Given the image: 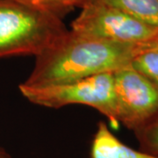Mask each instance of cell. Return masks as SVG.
Returning <instances> with one entry per match:
<instances>
[{
    "mask_svg": "<svg viewBox=\"0 0 158 158\" xmlns=\"http://www.w3.org/2000/svg\"><path fill=\"white\" fill-rule=\"evenodd\" d=\"M91 158H158L125 145L100 121L93 137L90 149Z\"/></svg>",
    "mask_w": 158,
    "mask_h": 158,
    "instance_id": "obj_6",
    "label": "cell"
},
{
    "mask_svg": "<svg viewBox=\"0 0 158 158\" xmlns=\"http://www.w3.org/2000/svg\"><path fill=\"white\" fill-rule=\"evenodd\" d=\"M116 118L135 131L158 113V84L131 66L113 73Z\"/></svg>",
    "mask_w": 158,
    "mask_h": 158,
    "instance_id": "obj_5",
    "label": "cell"
},
{
    "mask_svg": "<svg viewBox=\"0 0 158 158\" xmlns=\"http://www.w3.org/2000/svg\"><path fill=\"white\" fill-rule=\"evenodd\" d=\"M0 158H11L9 154H7L6 151H4L3 149L0 148Z\"/></svg>",
    "mask_w": 158,
    "mask_h": 158,
    "instance_id": "obj_12",
    "label": "cell"
},
{
    "mask_svg": "<svg viewBox=\"0 0 158 158\" xmlns=\"http://www.w3.org/2000/svg\"><path fill=\"white\" fill-rule=\"evenodd\" d=\"M14 1H19V2H25V3H33V0H14Z\"/></svg>",
    "mask_w": 158,
    "mask_h": 158,
    "instance_id": "obj_13",
    "label": "cell"
},
{
    "mask_svg": "<svg viewBox=\"0 0 158 158\" xmlns=\"http://www.w3.org/2000/svg\"><path fill=\"white\" fill-rule=\"evenodd\" d=\"M148 49H156L158 50V32L153 37L152 39L149 40L148 41L145 43L141 44V52Z\"/></svg>",
    "mask_w": 158,
    "mask_h": 158,
    "instance_id": "obj_11",
    "label": "cell"
},
{
    "mask_svg": "<svg viewBox=\"0 0 158 158\" xmlns=\"http://www.w3.org/2000/svg\"><path fill=\"white\" fill-rule=\"evenodd\" d=\"M19 91L29 102L40 106L61 108L69 105H84L98 110L113 126L118 125L113 73H102L61 85L34 87L21 85Z\"/></svg>",
    "mask_w": 158,
    "mask_h": 158,
    "instance_id": "obj_3",
    "label": "cell"
},
{
    "mask_svg": "<svg viewBox=\"0 0 158 158\" xmlns=\"http://www.w3.org/2000/svg\"><path fill=\"white\" fill-rule=\"evenodd\" d=\"M71 24L76 34L96 39L141 44L151 40L158 28L148 26L124 11L102 3H87Z\"/></svg>",
    "mask_w": 158,
    "mask_h": 158,
    "instance_id": "obj_4",
    "label": "cell"
},
{
    "mask_svg": "<svg viewBox=\"0 0 158 158\" xmlns=\"http://www.w3.org/2000/svg\"><path fill=\"white\" fill-rule=\"evenodd\" d=\"M141 151L158 156V113L141 127L135 131Z\"/></svg>",
    "mask_w": 158,
    "mask_h": 158,
    "instance_id": "obj_9",
    "label": "cell"
},
{
    "mask_svg": "<svg viewBox=\"0 0 158 158\" xmlns=\"http://www.w3.org/2000/svg\"><path fill=\"white\" fill-rule=\"evenodd\" d=\"M131 67L138 73L158 84V50L148 49L140 52L133 59Z\"/></svg>",
    "mask_w": 158,
    "mask_h": 158,
    "instance_id": "obj_8",
    "label": "cell"
},
{
    "mask_svg": "<svg viewBox=\"0 0 158 158\" xmlns=\"http://www.w3.org/2000/svg\"><path fill=\"white\" fill-rule=\"evenodd\" d=\"M140 52L141 44L96 39L69 30L35 57L33 71L23 84L41 87L114 73L131 66Z\"/></svg>",
    "mask_w": 158,
    "mask_h": 158,
    "instance_id": "obj_1",
    "label": "cell"
},
{
    "mask_svg": "<svg viewBox=\"0 0 158 158\" xmlns=\"http://www.w3.org/2000/svg\"><path fill=\"white\" fill-rule=\"evenodd\" d=\"M68 31L54 11L32 3L0 0V59L36 57Z\"/></svg>",
    "mask_w": 158,
    "mask_h": 158,
    "instance_id": "obj_2",
    "label": "cell"
},
{
    "mask_svg": "<svg viewBox=\"0 0 158 158\" xmlns=\"http://www.w3.org/2000/svg\"><path fill=\"white\" fill-rule=\"evenodd\" d=\"M85 0H33L32 4L54 11L60 16L61 13L74 7L81 8Z\"/></svg>",
    "mask_w": 158,
    "mask_h": 158,
    "instance_id": "obj_10",
    "label": "cell"
},
{
    "mask_svg": "<svg viewBox=\"0 0 158 158\" xmlns=\"http://www.w3.org/2000/svg\"><path fill=\"white\" fill-rule=\"evenodd\" d=\"M87 3L113 6L148 26L158 28V0H85L83 6Z\"/></svg>",
    "mask_w": 158,
    "mask_h": 158,
    "instance_id": "obj_7",
    "label": "cell"
}]
</instances>
